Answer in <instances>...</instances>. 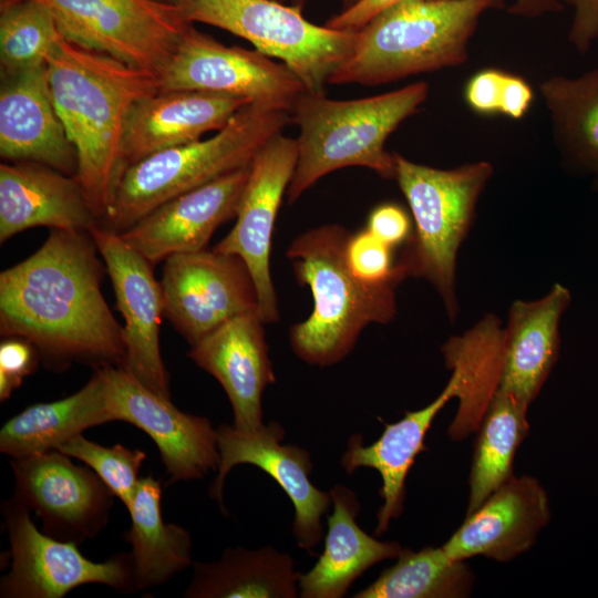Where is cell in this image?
Instances as JSON below:
<instances>
[{
	"label": "cell",
	"mask_w": 598,
	"mask_h": 598,
	"mask_svg": "<svg viewBox=\"0 0 598 598\" xmlns=\"http://www.w3.org/2000/svg\"><path fill=\"white\" fill-rule=\"evenodd\" d=\"M528 406L501 389L494 393L477 427L466 514L514 476L515 454L529 431Z\"/></svg>",
	"instance_id": "4dcf8cb0"
},
{
	"label": "cell",
	"mask_w": 598,
	"mask_h": 598,
	"mask_svg": "<svg viewBox=\"0 0 598 598\" xmlns=\"http://www.w3.org/2000/svg\"><path fill=\"white\" fill-rule=\"evenodd\" d=\"M329 493L333 511L328 516L324 549L309 571L299 574L302 598H341L365 570L404 550L396 542L378 540L358 525L361 506L353 491L334 485Z\"/></svg>",
	"instance_id": "484cf974"
},
{
	"label": "cell",
	"mask_w": 598,
	"mask_h": 598,
	"mask_svg": "<svg viewBox=\"0 0 598 598\" xmlns=\"http://www.w3.org/2000/svg\"><path fill=\"white\" fill-rule=\"evenodd\" d=\"M40 362L41 355L30 341L6 337L0 343V401H7Z\"/></svg>",
	"instance_id": "8d00e7d4"
},
{
	"label": "cell",
	"mask_w": 598,
	"mask_h": 598,
	"mask_svg": "<svg viewBox=\"0 0 598 598\" xmlns=\"http://www.w3.org/2000/svg\"><path fill=\"white\" fill-rule=\"evenodd\" d=\"M90 233L51 229L42 246L0 274V334L20 337L47 369L123 367L124 329L102 292L106 266Z\"/></svg>",
	"instance_id": "6da1fadb"
},
{
	"label": "cell",
	"mask_w": 598,
	"mask_h": 598,
	"mask_svg": "<svg viewBox=\"0 0 598 598\" xmlns=\"http://www.w3.org/2000/svg\"><path fill=\"white\" fill-rule=\"evenodd\" d=\"M533 99L534 92L530 85L522 76L506 72L499 113L519 120L529 110Z\"/></svg>",
	"instance_id": "b9f144b4"
},
{
	"label": "cell",
	"mask_w": 598,
	"mask_h": 598,
	"mask_svg": "<svg viewBox=\"0 0 598 598\" xmlns=\"http://www.w3.org/2000/svg\"><path fill=\"white\" fill-rule=\"evenodd\" d=\"M90 234L106 266L116 308L124 319L126 359L122 368L156 394L171 399L169 374L159 349L163 292L154 277V265L118 234L99 224Z\"/></svg>",
	"instance_id": "e0dca14e"
},
{
	"label": "cell",
	"mask_w": 598,
	"mask_h": 598,
	"mask_svg": "<svg viewBox=\"0 0 598 598\" xmlns=\"http://www.w3.org/2000/svg\"><path fill=\"white\" fill-rule=\"evenodd\" d=\"M220 462L210 496L223 505L225 478L239 464H251L271 476L290 498L295 508L292 533L297 545L311 551L323 538L321 518L331 502L329 492L316 487L310 481V453L295 444H281L283 427L277 422L251 431L234 425L216 427Z\"/></svg>",
	"instance_id": "2e32d148"
},
{
	"label": "cell",
	"mask_w": 598,
	"mask_h": 598,
	"mask_svg": "<svg viewBox=\"0 0 598 598\" xmlns=\"http://www.w3.org/2000/svg\"><path fill=\"white\" fill-rule=\"evenodd\" d=\"M264 320L259 311L237 317L190 347L188 357L223 386L231 404L234 426L264 425L262 394L275 382Z\"/></svg>",
	"instance_id": "44dd1931"
},
{
	"label": "cell",
	"mask_w": 598,
	"mask_h": 598,
	"mask_svg": "<svg viewBox=\"0 0 598 598\" xmlns=\"http://www.w3.org/2000/svg\"><path fill=\"white\" fill-rule=\"evenodd\" d=\"M569 301L568 289L555 283L543 298L511 306L498 389L527 405L534 401L558 359L559 321Z\"/></svg>",
	"instance_id": "d4e9b609"
},
{
	"label": "cell",
	"mask_w": 598,
	"mask_h": 598,
	"mask_svg": "<svg viewBox=\"0 0 598 598\" xmlns=\"http://www.w3.org/2000/svg\"><path fill=\"white\" fill-rule=\"evenodd\" d=\"M0 156L76 175V151L54 107L45 64L1 74Z\"/></svg>",
	"instance_id": "d6986e66"
},
{
	"label": "cell",
	"mask_w": 598,
	"mask_h": 598,
	"mask_svg": "<svg viewBox=\"0 0 598 598\" xmlns=\"http://www.w3.org/2000/svg\"><path fill=\"white\" fill-rule=\"evenodd\" d=\"M355 1H357V0H344V3H347V4H346V8L349 7V6H351V4H353Z\"/></svg>",
	"instance_id": "f6af8a7d"
},
{
	"label": "cell",
	"mask_w": 598,
	"mask_h": 598,
	"mask_svg": "<svg viewBox=\"0 0 598 598\" xmlns=\"http://www.w3.org/2000/svg\"><path fill=\"white\" fill-rule=\"evenodd\" d=\"M187 22H200L249 41L280 60L307 92L326 94L332 73L351 54L358 31H341L308 21L301 8L276 0H177Z\"/></svg>",
	"instance_id": "ba28073f"
},
{
	"label": "cell",
	"mask_w": 598,
	"mask_h": 598,
	"mask_svg": "<svg viewBox=\"0 0 598 598\" xmlns=\"http://www.w3.org/2000/svg\"><path fill=\"white\" fill-rule=\"evenodd\" d=\"M595 185H596V188H597V190H598V174L596 175Z\"/></svg>",
	"instance_id": "7dc6e473"
},
{
	"label": "cell",
	"mask_w": 598,
	"mask_h": 598,
	"mask_svg": "<svg viewBox=\"0 0 598 598\" xmlns=\"http://www.w3.org/2000/svg\"><path fill=\"white\" fill-rule=\"evenodd\" d=\"M550 519L547 492L532 476H512L442 545L456 560L484 556L508 561L533 547Z\"/></svg>",
	"instance_id": "ffe728a7"
},
{
	"label": "cell",
	"mask_w": 598,
	"mask_h": 598,
	"mask_svg": "<svg viewBox=\"0 0 598 598\" xmlns=\"http://www.w3.org/2000/svg\"><path fill=\"white\" fill-rule=\"evenodd\" d=\"M99 224L75 176L33 162L0 165V243L29 228L90 233Z\"/></svg>",
	"instance_id": "603a6c76"
},
{
	"label": "cell",
	"mask_w": 598,
	"mask_h": 598,
	"mask_svg": "<svg viewBox=\"0 0 598 598\" xmlns=\"http://www.w3.org/2000/svg\"><path fill=\"white\" fill-rule=\"evenodd\" d=\"M288 124L289 112L248 103L213 137L157 152L127 166L100 225L121 234L163 203L250 165Z\"/></svg>",
	"instance_id": "8992f818"
},
{
	"label": "cell",
	"mask_w": 598,
	"mask_h": 598,
	"mask_svg": "<svg viewBox=\"0 0 598 598\" xmlns=\"http://www.w3.org/2000/svg\"><path fill=\"white\" fill-rule=\"evenodd\" d=\"M297 142L274 136L250 163V173L241 194L236 224L213 250L240 257L254 280L259 313L265 323L280 315L270 274L274 226L283 195L297 164Z\"/></svg>",
	"instance_id": "9a60e30c"
},
{
	"label": "cell",
	"mask_w": 598,
	"mask_h": 598,
	"mask_svg": "<svg viewBox=\"0 0 598 598\" xmlns=\"http://www.w3.org/2000/svg\"><path fill=\"white\" fill-rule=\"evenodd\" d=\"M410 219L398 205L383 204L374 208L369 218L367 229L391 248L408 239Z\"/></svg>",
	"instance_id": "ab89813d"
},
{
	"label": "cell",
	"mask_w": 598,
	"mask_h": 598,
	"mask_svg": "<svg viewBox=\"0 0 598 598\" xmlns=\"http://www.w3.org/2000/svg\"><path fill=\"white\" fill-rule=\"evenodd\" d=\"M350 233L323 225L296 237L287 249L297 281L310 288L313 309L293 324L289 342L303 362L328 367L343 360L371 323H388L396 313L393 279L370 283L358 278L346 258Z\"/></svg>",
	"instance_id": "3957f363"
},
{
	"label": "cell",
	"mask_w": 598,
	"mask_h": 598,
	"mask_svg": "<svg viewBox=\"0 0 598 598\" xmlns=\"http://www.w3.org/2000/svg\"><path fill=\"white\" fill-rule=\"evenodd\" d=\"M395 565L383 570L354 598H462L474 577L465 560L451 558L443 547L404 548Z\"/></svg>",
	"instance_id": "d6a6232c"
},
{
	"label": "cell",
	"mask_w": 598,
	"mask_h": 598,
	"mask_svg": "<svg viewBox=\"0 0 598 598\" xmlns=\"http://www.w3.org/2000/svg\"><path fill=\"white\" fill-rule=\"evenodd\" d=\"M452 377L440 395L426 406L411 412L395 423H388L384 431L370 445H364L362 435L353 434L348 440L341 457V466L348 474L360 467L378 471L382 478L380 496L383 504L377 514L374 535L384 534L393 518L403 512L405 480L416 456L426 450L425 436L436 414L446 402L462 394V378L452 370Z\"/></svg>",
	"instance_id": "cb8c5ba5"
},
{
	"label": "cell",
	"mask_w": 598,
	"mask_h": 598,
	"mask_svg": "<svg viewBox=\"0 0 598 598\" xmlns=\"http://www.w3.org/2000/svg\"><path fill=\"white\" fill-rule=\"evenodd\" d=\"M395 178L412 212L415 233L400 261L408 275L430 281L450 318L457 311L455 267L458 248L474 218L480 195L493 175L482 161L452 169L411 162L394 153Z\"/></svg>",
	"instance_id": "52a82bcc"
},
{
	"label": "cell",
	"mask_w": 598,
	"mask_h": 598,
	"mask_svg": "<svg viewBox=\"0 0 598 598\" xmlns=\"http://www.w3.org/2000/svg\"><path fill=\"white\" fill-rule=\"evenodd\" d=\"M11 468V498L41 518L47 535L81 545L106 526L115 496L89 466L51 450L12 458Z\"/></svg>",
	"instance_id": "4fadbf2b"
},
{
	"label": "cell",
	"mask_w": 598,
	"mask_h": 598,
	"mask_svg": "<svg viewBox=\"0 0 598 598\" xmlns=\"http://www.w3.org/2000/svg\"><path fill=\"white\" fill-rule=\"evenodd\" d=\"M250 165L178 195L142 217L120 237L152 265L206 249L215 230L236 217Z\"/></svg>",
	"instance_id": "ac0fdd59"
},
{
	"label": "cell",
	"mask_w": 598,
	"mask_h": 598,
	"mask_svg": "<svg viewBox=\"0 0 598 598\" xmlns=\"http://www.w3.org/2000/svg\"><path fill=\"white\" fill-rule=\"evenodd\" d=\"M113 421L100 369L75 393L37 403L6 421L0 430V452L12 458L56 450L86 429Z\"/></svg>",
	"instance_id": "4316f807"
},
{
	"label": "cell",
	"mask_w": 598,
	"mask_h": 598,
	"mask_svg": "<svg viewBox=\"0 0 598 598\" xmlns=\"http://www.w3.org/2000/svg\"><path fill=\"white\" fill-rule=\"evenodd\" d=\"M574 11L568 40L581 54L598 40V0H559Z\"/></svg>",
	"instance_id": "f35d334b"
},
{
	"label": "cell",
	"mask_w": 598,
	"mask_h": 598,
	"mask_svg": "<svg viewBox=\"0 0 598 598\" xmlns=\"http://www.w3.org/2000/svg\"><path fill=\"white\" fill-rule=\"evenodd\" d=\"M249 102L204 91H158L136 101L123 134L125 168L152 154L221 130Z\"/></svg>",
	"instance_id": "7402d4cb"
},
{
	"label": "cell",
	"mask_w": 598,
	"mask_h": 598,
	"mask_svg": "<svg viewBox=\"0 0 598 598\" xmlns=\"http://www.w3.org/2000/svg\"><path fill=\"white\" fill-rule=\"evenodd\" d=\"M505 328L487 315L461 337L442 347L447 368L462 377L461 404L448 435L461 440L476 430L501 379Z\"/></svg>",
	"instance_id": "f546056e"
},
{
	"label": "cell",
	"mask_w": 598,
	"mask_h": 598,
	"mask_svg": "<svg viewBox=\"0 0 598 598\" xmlns=\"http://www.w3.org/2000/svg\"><path fill=\"white\" fill-rule=\"evenodd\" d=\"M564 9L559 0H515L508 8L513 16L537 18L546 13H556Z\"/></svg>",
	"instance_id": "7bdbcfd3"
},
{
	"label": "cell",
	"mask_w": 598,
	"mask_h": 598,
	"mask_svg": "<svg viewBox=\"0 0 598 598\" xmlns=\"http://www.w3.org/2000/svg\"><path fill=\"white\" fill-rule=\"evenodd\" d=\"M164 317L189 343L226 322L259 311L254 280L245 261L230 254L203 249L164 260Z\"/></svg>",
	"instance_id": "7c38bea8"
},
{
	"label": "cell",
	"mask_w": 598,
	"mask_h": 598,
	"mask_svg": "<svg viewBox=\"0 0 598 598\" xmlns=\"http://www.w3.org/2000/svg\"><path fill=\"white\" fill-rule=\"evenodd\" d=\"M162 493L158 480L151 475L141 477L127 509L131 527L124 538L132 547L137 591L164 585L193 565L190 533L164 522Z\"/></svg>",
	"instance_id": "f1b7e54d"
},
{
	"label": "cell",
	"mask_w": 598,
	"mask_h": 598,
	"mask_svg": "<svg viewBox=\"0 0 598 598\" xmlns=\"http://www.w3.org/2000/svg\"><path fill=\"white\" fill-rule=\"evenodd\" d=\"M505 71L485 69L474 74L465 87V101L481 114L499 113L504 94Z\"/></svg>",
	"instance_id": "74e56055"
},
{
	"label": "cell",
	"mask_w": 598,
	"mask_h": 598,
	"mask_svg": "<svg viewBox=\"0 0 598 598\" xmlns=\"http://www.w3.org/2000/svg\"><path fill=\"white\" fill-rule=\"evenodd\" d=\"M553 135L563 156L598 174V69L576 78L555 75L540 84Z\"/></svg>",
	"instance_id": "1f68e13d"
},
{
	"label": "cell",
	"mask_w": 598,
	"mask_h": 598,
	"mask_svg": "<svg viewBox=\"0 0 598 598\" xmlns=\"http://www.w3.org/2000/svg\"><path fill=\"white\" fill-rule=\"evenodd\" d=\"M1 512L10 544V569L0 579L1 598H62L76 587L101 584L122 594L137 591L131 553L96 563L76 544L39 530L30 511L13 498Z\"/></svg>",
	"instance_id": "30bf717a"
},
{
	"label": "cell",
	"mask_w": 598,
	"mask_h": 598,
	"mask_svg": "<svg viewBox=\"0 0 598 598\" xmlns=\"http://www.w3.org/2000/svg\"><path fill=\"white\" fill-rule=\"evenodd\" d=\"M62 37L51 13L34 0H2L0 13L1 74L45 64Z\"/></svg>",
	"instance_id": "836d02e7"
},
{
	"label": "cell",
	"mask_w": 598,
	"mask_h": 598,
	"mask_svg": "<svg viewBox=\"0 0 598 598\" xmlns=\"http://www.w3.org/2000/svg\"><path fill=\"white\" fill-rule=\"evenodd\" d=\"M276 1H279V2H281V3H286V4H290V6H295V7L302 8V6L305 4V2H307L308 0H276Z\"/></svg>",
	"instance_id": "ee69618b"
},
{
	"label": "cell",
	"mask_w": 598,
	"mask_h": 598,
	"mask_svg": "<svg viewBox=\"0 0 598 598\" xmlns=\"http://www.w3.org/2000/svg\"><path fill=\"white\" fill-rule=\"evenodd\" d=\"M159 91H204L290 113L307 89L283 62L254 49L227 47L190 23L157 75Z\"/></svg>",
	"instance_id": "8fae6325"
},
{
	"label": "cell",
	"mask_w": 598,
	"mask_h": 598,
	"mask_svg": "<svg viewBox=\"0 0 598 598\" xmlns=\"http://www.w3.org/2000/svg\"><path fill=\"white\" fill-rule=\"evenodd\" d=\"M429 95L426 82L370 97L339 101L306 92L290 111L298 125L297 164L287 189L290 204L329 173L349 166L395 178L385 142Z\"/></svg>",
	"instance_id": "5b68a950"
},
{
	"label": "cell",
	"mask_w": 598,
	"mask_h": 598,
	"mask_svg": "<svg viewBox=\"0 0 598 598\" xmlns=\"http://www.w3.org/2000/svg\"><path fill=\"white\" fill-rule=\"evenodd\" d=\"M45 65L54 107L76 151L75 177L100 225L125 171L126 117L136 101L159 91L157 76L63 37Z\"/></svg>",
	"instance_id": "7a4b0ae2"
},
{
	"label": "cell",
	"mask_w": 598,
	"mask_h": 598,
	"mask_svg": "<svg viewBox=\"0 0 598 598\" xmlns=\"http://www.w3.org/2000/svg\"><path fill=\"white\" fill-rule=\"evenodd\" d=\"M56 450L86 464L127 509L131 507L141 478L138 473L147 457L144 451L122 444L103 446L82 434Z\"/></svg>",
	"instance_id": "e575fe53"
},
{
	"label": "cell",
	"mask_w": 598,
	"mask_h": 598,
	"mask_svg": "<svg viewBox=\"0 0 598 598\" xmlns=\"http://www.w3.org/2000/svg\"><path fill=\"white\" fill-rule=\"evenodd\" d=\"M187 598H295L299 574L290 555L272 547H228L217 561L194 563Z\"/></svg>",
	"instance_id": "83f0119b"
},
{
	"label": "cell",
	"mask_w": 598,
	"mask_h": 598,
	"mask_svg": "<svg viewBox=\"0 0 598 598\" xmlns=\"http://www.w3.org/2000/svg\"><path fill=\"white\" fill-rule=\"evenodd\" d=\"M99 369L113 421L127 422L154 441L171 484L200 480L217 471V431L209 419L181 411L121 367Z\"/></svg>",
	"instance_id": "5bb4252c"
},
{
	"label": "cell",
	"mask_w": 598,
	"mask_h": 598,
	"mask_svg": "<svg viewBox=\"0 0 598 598\" xmlns=\"http://www.w3.org/2000/svg\"><path fill=\"white\" fill-rule=\"evenodd\" d=\"M346 258L352 272L370 283L404 280L409 277L405 266L400 260L393 265L391 247L368 229L349 235Z\"/></svg>",
	"instance_id": "d590c367"
},
{
	"label": "cell",
	"mask_w": 598,
	"mask_h": 598,
	"mask_svg": "<svg viewBox=\"0 0 598 598\" xmlns=\"http://www.w3.org/2000/svg\"><path fill=\"white\" fill-rule=\"evenodd\" d=\"M402 0H357L326 22V27L341 31H359L381 11Z\"/></svg>",
	"instance_id": "60d3db41"
},
{
	"label": "cell",
	"mask_w": 598,
	"mask_h": 598,
	"mask_svg": "<svg viewBox=\"0 0 598 598\" xmlns=\"http://www.w3.org/2000/svg\"><path fill=\"white\" fill-rule=\"evenodd\" d=\"M158 1L166 2V3H172V4H176V2H177V0H158Z\"/></svg>",
	"instance_id": "bcb514c9"
},
{
	"label": "cell",
	"mask_w": 598,
	"mask_h": 598,
	"mask_svg": "<svg viewBox=\"0 0 598 598\" xmlns=\"http://www.w3.org/2000/svg\"><path fill=\"white\" fill-rule=\"evenodd\" d=\"M62 37L152 72L163 70L190 24L177 4L158 0H34Z\"/></svg>",
	"instance_id": "9c48e42d"
},
{
	"label": "cell",
	"mask_w": 598,
	"mask_h": 598,
	"mask_svg": "<svg viewBox=\"0 0 598 598\" xmlns=\"http://www.w3.org/2000/svg\"><path fill=\"white\" fill-rule=\"evenodd\" d=\"M504 7L505 0H402L358 31L329 84L374 86L460 66L481 17Z\"/></svg>",
	"instance_id": "277c9868"
}]
</instances>
